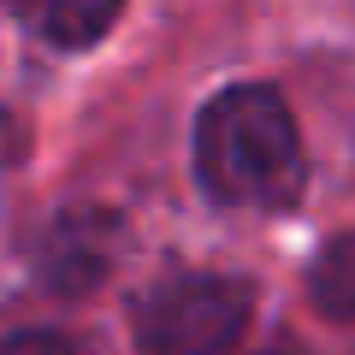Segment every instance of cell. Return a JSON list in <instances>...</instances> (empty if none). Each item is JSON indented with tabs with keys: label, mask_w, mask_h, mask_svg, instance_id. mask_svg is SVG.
Instances as JSON below:
<instances>
[{
	"label": "cell",
	"mask_w": 355,
	"mask_h": 355,
	"mask_svg": "<svg viewBox=\"0 0 355 355\" xmlns=\"http://www.w3.org/2000/svg\"><path fill=\"white\" fill-rule=\"evenodd\" d=\"M196 172L225 207H284L302 190V142L279 89H219L196 119Z\"/></svg>",
	"instance_id": "1"
},
{
	"label": "cell",
	"mask_w": 355,
	"mask_h": 355,
	"mask_svg": "<svg viewBox=\"0 0 355 355\" xmlns=\"http://www.w3.org/2000/svg\"><path fill=\"white\" fill-rule=\"evenodd\" d=\"M249 284L225 272H184L142 296L137 343L148 355H231L249 326Z\"/></svg>",
	"instance_id": "2"
},
{
	"label": "cell",
	"mask_w": 355,
	"mask_h": 355,
	"mask_svg": "<svg viewBox=\"0 0 355 355\" xmlns=\"http://www.w3.org/2000/svg\"><path fill=\"white\" fill-rule=\"evenodd\" d=\"M113 243H119V231L107 214H65L53 225L48 249H42V279L53 291H89L113 261Z\"/></svg>",
	"instance_id": "3"
},
{
	"label": "cell",
	"mask_w": 355,
	"mask_h": 355,
	"mask_svg": "<svg viewBox=\"0 0 355 355\" xmlns=\"http://www.w3.org/2000/svg\"><path fill=\"white\" fill-rule=\"evenodd\" d=\"M308 291H314L320 314H331V320H355V231H349V237H331L326 249H320Z\"/></svg>",
	"instance_id": "4"
},
{
	"label": "cell",
	"mask_w": 355,
	"mask_h": 355,
	"mask_svg": "<svg viewBox=\"0 0 355 355\" xmlns=\"http://www.w3.org/2000/svg\"><path fill=\"white\" fill-rule=\"evenodd\" d=\"M125 0H48V36L60 48H89L119 18Z\"/></svg>",
	"instance_id": "5"
},
{
	"label": "cell",
	"mask_w": 355,
	"mask_h": 355,
	"mask_svg": "<svg viewBox=\"0 0 355 355\" xmlns=\"http://www.w3.org/2000/svg\"><path fill=\"white\" fill-rule=\"evenodd\" d=\"M0 355H89V349L65 331H18V338L0 343Z\"/></svg>",
	"instance_id": "6"
},
{
	"label": "cell",
	"mask_w": 355,
	"mask_h": 355,
	"mask_svg": "<svg viewBox=\"0 0 355 355\" xmlns=\"http://www.w3.org/2000/svg\"><path fill=\"white\" fill-rule=\"evenodd\" d=\"M279 355H291V349H279Z\"/></svg>",
	"instance_id": "7"
}]
</instances>
